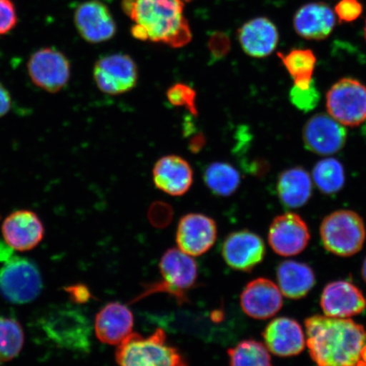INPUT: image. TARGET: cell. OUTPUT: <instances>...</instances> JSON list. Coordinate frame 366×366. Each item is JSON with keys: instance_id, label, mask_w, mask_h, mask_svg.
<instances>
[{"instance_id": "6da1fadb", "label": "cell", "mask_w": 366, "mask_h": 366, "mask_svg": "<svg viewBox=\"0 0 366 366\" xmlns=\"http://www.w3.org/2000/svg\"><path fill=\"white\" fill-rule=\"evenodd\" d=\"M307 347L317 366H366V330L347 318L314 315L305 320Z\"/></svg>"}, {"instance_id": "74e56055", "label": "cell", "mask_w": 366, "mask_h": 366, "mask_svg": "<svg viewBox=\"0 0 366 366\" xmlns=\"http://www.w3.org/2000/svg\"><path fill=\"white\" fill-rule=\"evenodd\" d=\"M13 249L6 242L0 241V262H7L11 258Z\"/></svg>"}, {"instance_id": "2e32d148", "label": "cell", "mask_w": 366, "mask_h": 366, "mask_svg": "<svg viewBox=\"0 0 366 366\" xmlns=\"http://www.w3.org/2000/svg\"><path fill=\"white\" fill-rule=\"evenodd\" d=\"M4 242L13 250L29 251L36 248L44 236V227L38 214L31 210H17L2 224Z\"/></svg>"}, {"instance_id": "d4e9b609", "label": "cell", "mask_w": 366, "mask_h": 366, "mask_svg": "<svg viewBox=\"0 0 366 366\" xmlns=\"http://www.w3.org/2000/svg\"><path fill=\"white\" fill-rule=\"evenodd\" d=\"M277 274L279 288L287 299L300 300L315 286L313 269L304 263L286 260L279 264Z\"/></svg>"}, {"instance_id": "7a4b0ae2", "label": "cell", "mask_w": 366, "mask_h": 366, "mask_svg": "<svg viewBox=\"0 0 366 366\" xmlns=\"http://www.w3.org/2000/svg\"><path fill=\"white\" fill-rule=\"evenodd\" d=\"M182 0H123L122 8L134 25L137 39L181 48L189 44L192 33Z\"/></svg>"}, {"instance_id": "e575fe53", "label": "cell", "mask_w": 366, "mask_h": 366, "mask_svg": "<svg viewBox=\"0 0 366 366\" xmlns=\"http://www.w3.org/2000/svg\"><path fill=\"white\" fill-rule=\"evenodd\" d=\"M172 210L167 204L155 203L150 209L149 217L151 221L157 226H164L172 218Z\"/></svg>"}, {"instance_id": "603a6c76", "label": "cell", "mask_w": 366, "mask_h": 366, "mask_svg": "<svg viewBox=\"0 0 366 366\" xmlns=\"http://www.w3.org/2000/svg\"><path fill=\"white\" fill-rule=\"evenodd\" d=\"M239 39L242 49L252 57L263 58L269 56L276 49L279 35L276 26L259 17L251 20L239 31Z\"/></svg>"}, {"instance_id": "7402d4cb", "label": "cell", "mask_w": 366, "mask_h": 366, "mask_svg": "<svg viewBox=\"0 0 366 366\" xmlns=\"http://www.w3.org/2000/svg\"><path fill=\"white\" fill-rule=\"evenodd\" d=\"M335 12L324 3H311L300 9L294 19L297 34L309 40H322L332 34Z\"/></svg>"}, {"instance_id": "5bb4252c", "label": "cell", "mask_w": 366, "mask_h": 366, "mask_svg": "<svg viewBox=\"0 0 366 366\" xmlns=\"http://www.w3.org/2000/svg\"><path fill=\"white\" fill-rule=\"evenodd\" d=\"M45 332L62 347L84 350L89 346V325L79 311L61 310L46 319Z\"/></svg>"}, {"instance_id": "4316f807", "label": "cell", "mask_w": 366, "mask_h": 366, "mask_svg": "<svg viewBox=\"0 0 366 366\" xmlns=\"http://www.w3.org/2000/svg\"><path fill=\"white\" fill-rule=\"evenodd\" d=\"M204 180L214 194L228 197L239 189L241 177L239 172L230 164L214 162L205 169Z\"/></svg>"}, {"instance_id": "836d02e7", "label": "cell", "mask_w": 366, "mask_h": 366, "mask_svg": "<svg viewBox=\"0 0 366 366\" xmlns=\"http://www.w3.org/2000/svg\"><path fill=\"white\" fill-rule=\"evenodd\" d=\"M18 18L12 0H0V35H4L15 29Z\"/></svg>"}, {"instance_id": "9a60e30c", "label": "cell", "mask_w": 366, "mask_h": 366, "mask_svg": "<svg viewBox=\"0 0 366 366\" xmlns=\"http://www.w3.org/2000/svg\"><path fill=\"white\" fill-rule=\"evenodd\" d=\"M75 25L81 38L92 44L105 42L117 31L111 11L99 0H90L76 8Z\"/></svg>"}, {"instance_id": "3957f363", "label": "cell", "mask_w": 366, "mask_h": 366, "mask_svg": "<svg viewBox=\"0 0 366 366\" xmlns=\"http://www.w3.org/2000/svg\"><path fill=\"white\" fill-rule=\"evenodd\" d=\"M116 360L119 366H189L180 352L167 345L162 328L148 337L131 333L119 345Z\"/></svg>"}, {"instance_id": "484cf974", "label": "cell", "mask_w": 366, "mask_h": 366, "mask_svg": "<svg viewBox=\"0 0 366 366\" xmlns=\"http://www.w3.org/2000/svg\"><path fill=\"white\" fill-rule=\"evenodd\" d=\"M283 65L294 81V86L308 89L314 85L313 75L317 57L312 50L294 49L287 54H278Z\"/></svg>"}, {"instance_id": "f1b7e54d", "label": "cell", "mask_w": 366, "mask_h": 366, "mask_svg": "<svg viewBox=\"0 0 366 366\" xmlns=\"http://www.w3.org/2000/svg\"><path fill=\"white\" fill-rule=\"evenodd\" d=\"M230 366H272V358L263 343L244 340L227 351Z\"/></svg>"}, {"instance_id": "30bf717a", "label": "cell", "mask_w": 366, "mask_h": 366, "mask_svg": "<svg viewBox=\"0 0 366 366\" xmlns=\"http://www.w3.org/2000/svg\"><path fill=\"white\" fill-rule=\"evenodd\" d=\"M310 239L307 224L295 213L280 214L273 219L269 228V244L274 253L285 257L302 253Z\"/></svg>"}, {"instance_id": "f546056e", "label": "cell", "mask_w": 366, "mask_h": 366, "mask_svg": "<svg viewBox=\"0 0 366 366\" xmlns=\"http://www.w3.org/2000/svg\"><path fill=\"white\" fill-rule=\"evenodd\" d=\"M24 332L17 320L0 317V363L8 362L21 353Z\"/></svg>"}, {"instance_id": "ac0fdd59", "label": "cell", "mask_w": 366, "mask_h": 366, "mask_svg": "<svg viewBox=\"0 0 366 366\" xmlns=\"http://www.w3.org/2000/svg\"><path fill=\"white\" fill-rule=\"evenodd\" d=\"M320 305L325 315L333 318H350L362 313L366 300L362 292L346 281L329 283L324 288Z\"/></svg>"}, {"instance_id": "ab89813d", "label": "cell", "mask_w": 366, "mask_h": 366, "mask_svg": "<svg viewBox=\"0 0 366 366\" xmlns=\"http://www.w3.org/2000/svg\"><path fill=\"white\" fill-rule=\"evenodd\" d=\"M365 36L366 40V22H365Z\"/></svg>"}, {"instance_id": "9c48e42d", "label": "cell", "mask_w": 366, "mask_h": 366, "mask_svg": "<svg viewBox=\"0 0 366 366\" xmlns=\"http://www.w3.org/2000/svg\"><path fill=\"white\" fill-rule=\"evenodd\" d=\"M96 84L103 93L119 95L135 88L139 71L134 59L122 54L104 56L96 62L94 69Z\"/></svg>"}, {"instance_id": "ffe728a7", "label": "cell", "mask_w": 366, "mask_h": 366, "mask_svg": "<svg viewBox=\"0 0 366 366\" xmlns=\"http://www.w3.org/2000/svg\"><path fill=\"white\" fill-rule=\"evenodd\" d=\"M263 337L268 350L280 357L300 355L305 347L303 329L295 320L287 317L277 318L269 322Z\"/></svg>"}, {"instance_id": "4dcf8cb0", "label": "cell", "mask_w": 366, "mask_h": 366, "mask_svg": "<svg viewBox=\"0 0 366 366\" xmlns=\"http://www.w3.org/2000/svg\"><path fill=\"white\" fill-rule=\"evenodd\" d=\"M167 97L174 107H185L194 116H198V109L196 105L197 94L190 86L183 84H176L169 88Z\"/></svg>"}, {"instance_id": "52a82bcc", "label": "cell", "mask_w": 366, "mask_h": 366, "mask_svg": "<svg viewBox=\"0 0 366 366\" xmlns=\"http://www.w3.org/2000/svg\"><path fill=\"white\" fill-rule=\"evenodd\" d=\"M328 114L342 125L358 127L366 122V86L345 77L333 84L327 94Z\"/></svg>"}, {"instance_id": "60d3db41", "label": "cell", "mask_w": 366, "mask_h": 366, "mask_svg": "<svg viewBox=\"0 0 366 366\" xmlns=\"http://www.w3.org/2000/svg\"><path fill=\"white\" fill-rule=\"evenodd\" d=\"M182 1H191V0H182Z\"/></svg>"}, {"instance_id": "277c9868", "label": "cell", "mask_w": 366, "mask_h": 366, "mask_svg": "<svg viewBox=\"0 0 366 366\" xmlns=\"http://www.w3.org/2000/svg\"><path fill=\"white\" fill-rule=\"evenodd\" d=\"M159 272L162 280L146 286L143 294L134 301L162 292L175 297L179 305L189 302L187 292L196 286L198 279L195 260L179 249H170L160 259Z\"/></svg>"}, {"instance_id": "5b68a950", "label": "cell", "mask_w": 366, "mask_h": 366, "mask_svg": "<svg viewBox=\"0 0 366 366\" xmlns=\"http://www.w3.org/2000/svg\"><path fill=\"white\" fill-rule=\"evenodd\" d=\"M325 249L341 257H350L362 249L366 239L364 219L350 209L337 210L320 225Z\"/></svg>"}, {"instance_id": "cb8c5ba5", "label": "cell", "mask_w": 366, "mask_h": 366, "mask_svg": "<svg viewBox=\"0 0 366 366\" xmlns=\"http://www.w3.org/2000/svg\"><path fill=\"white\" fill-rule=\"evenodd\" d=\"M313 180L307 171L294 167L282 172L277 182V193L282 203L288 208H300L312 195Z\"/></svg>"}, {"instance_id": "83f0119b", "label": "cell", "mask_w": 366, "mask_h": 366, "mask_svg": "<svg viewBox=\"0 0 366 366\" xmlns=\"http://www.w3.org/2000/svg\"><path fill=\"white\" fill-rule=\"evenodd\" d=\"M312 180L323 194L337 193L345 186V168L340 160L330 157L323 159L315 164Z\"/></svg>"}, {"instance_id": "d6986e66", "label": "cell", "mask_w": 366, "mask_h": 366, "mask_svg": "<svg viewBox=\"0 0 366 366\" xmlns=\"http://www.w3.org/2000/svg\"><path fill=\"white\" fill-rule=\"evenodd\" d=\"M134 325V315L129 308L118 302H112L96 315V337L107 345H119L132 333Z\"/></svg>"}, {"instance_id": "e0dca14e", "label": "cell", "mask_w": 366, "mask_h": 366, "mask_svg": "<svg viewBox=\"0 0 366 366\" xmlns=\"http://www.w3.org/2000/svg\"><path fill=\"white\" fill-rule=\"evenodd\" d=\"M242 310L249 317L267 320L282 307V294L274 283L267 278H257L247 285L240 297Z\"/></svg>"}, {"instance_id": "8d00e7d4", "label": "cell", "mask_w": 366, "mask_h": 366, "mask_svg": "<svg viewBox=\"0 0 366 366\" xmlns=\"http://www.w3.org/2000/svg\"><path fill=\"white\" fill-rule=\"evenodd\" d=\"M68 292H70L73 299L79 303H84L88 301L90 297L89 291L85 286H76L68 288Z\"/></svg>"}, {"instance_id": "8992f818", "label": "cell", "mask_w": 366, "mask_h": 366, "mask_svg": "<svg viewBox=\"0 0 366 366\" xmlns=\"http://www.w3.org/2000/svg\"><path fill=\"white\" fill-rule=\"evenodd\" d=\"M42 277L31 260L11 258L0 269V295L15 305L31 303L41 294Z\"/></svg>"}, {"instance_id": "7c38bea8", "label": "cell", "mask_w": 366, "mask_h": 366, "mask_svg": "<svg viewBox=\"0 0 366 366\" xmlns=\"http://www.w3.org/2000/svg\"><path fill=\"white\" fill-rule=\"evenodd\" d=\"M217 237L216 222L205 214H187L178 223V248L190 256H200L212 248Z\"/></svg>"}, {"instance_id": "1f68e13d", "label": "cell", "mask_w": 366, "mask_h": 366, "mask_svg": "<svg viewBox=\"0 0 366 366\" xmlns=\"http://www.w3.org/2000/svg\"><path fill=\"white\" fill-rule=\"evenodd\" d=\"M291 102L305 112L312 111L320 102V93L315 85L308 89H300L294 86L290 91Z\"/></svg>"}, {"instance_id": "4fadbf2b", "label": "cell", "mask_w": 366, "mask_h": 366, "mask_svg": "<svg viewBox=\"0 0 366 366\" xmlns=\"http://www.w3.org/2000/svg\"><path fill=\"white\" fill-rule=\"evenodd\" d=\"M222 251L229 267L236 271L250 272L263 262L265 245L256 233L242 230L232 232L226 237Z\"/></svg>"}, {"instance_id": "d590c367", "label": "cell", "mask_w": 366, "mask_h": 366, "mask_svg": "<svg viewBox=\"0 0 366 366\" xmlns=\"http://www.w3.org/2000/svg\"><path fill=\"white\" fill-rule=\"evenodd\" d=\"M11 108V94L4 86L0 84V117L6 116Z\"/></svg>"}, {"instance_id": "d6a6232c", "label": "cell", "mask_w": 366, "mask_h": 366, "mask_svg": "<svg viewBox=\"0 0 366 366\" xmlns=\"http://www.w3.org/2000/svg\"><path fill=\"white\" fill-rule=\"evenodd\" d=\"M334 12L340 22H352L361 16L363 6L359 0H340L337 4Z\"/></svg>"}, {"instance_id": "44dd1931", "label": "cell", "mask_w": 366, "mask_h": 366, "mask_svg": "<svg viewBox=\"0 0 366 366\" xmlns=\"http://www.w3.org/2000/svg\"><path fill=\"white\" fill-rule=\"evenodd\" d=\"M153 179L157 189L164 193L182 196L193 184L194 172L186 159L177 155H167L154 164Z\"/></svg>"}, {"instance_id": "ba28073f", "label": "cell", "mask_w": 366, "mask_h": 366, "mask_svg": "<svg viewBox=\"0 0 366 366\" xmlns=\"http://www.w3.org/2000/svg\"><path fill=\"white\" fill-rule=\"evenodd\" d=\"M27 70L36 86L51 94L66 86L71 76L70 61L54 48L41 49L31 54Z\"/></svg>"}, {"instance_id": "f35d334b", "label": "cell", "mask_w": 366, "mask_h": 366, "mask_svg": "<svg viewBox=\"0 0 366 366\" xmlns=\"http://www.w3.org/2000/svg\"><path fill=\"white\" fill-rule=\"evenodd\" d=\"M361 274H362L364 281L366 282V258L364 260L362 269H361Z\"/></svg>"}, {"instance_id": "8fae6325", "label": "cell", "mask_w": 366, "mask_h": 366, "mask_svg": "<svg viewBox=\"0 0 366 366\" xmlns=\"http://www.w3.org/2000/svg\"><path fill=\"white\" fill-rule=\"evenodd\" d=\"M303 139L309 150L323 157H329L345 147L347 131L345 126L330 114H317L306 122Z\"/></svg>"}]
</instances>
